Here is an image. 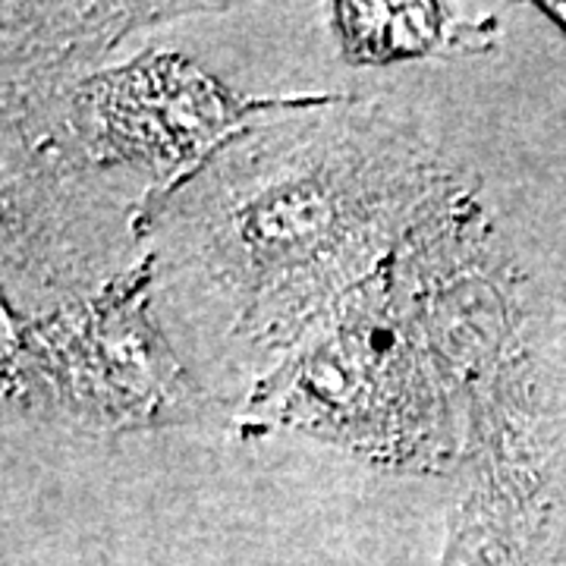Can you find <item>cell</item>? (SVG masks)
Listing matches in <instances>:
<instances>
[{"label": "cell", "instance_id": "obj_1", "mask_svg": "<svg viewBox=\"0 0 566 566\" xmlns=\"http://www.w3.org/2000/svg\"><path fill=\"white\" fill-rule=\"evenodd\" d=\"M243 129L136 230H170L233 305L237 331L283 356L406 243L453 182L419 142L340 107Z\"/></svg>", "mask_w": 566, "mask_h": 566}, {"label": "cell", "instance_id": "obj_2", "mask_svg": "<svg viewBox=\"0 0 566 566\" xmlns=\"http://www.w3.org/2000/svg\"><path fill=\"white\" fill-rule=\"evenodd\" d=\"M482 223L453 182L406 243L259 378L237 431H305L416 472L463 457L472 378L513 334Z\"/></svg>", "mask_w": 566, "mask_h": 566}, {"label": "cell", "instance_id": "obj_3", "mask_svg": "<svg viewBox=\"0 0 566 566\" xmlns=\"http://www.w3.org/2000/svg\"><path fill=\"white\" fill-rule=\"evenodd\" d=\"M155 252L102 290L3 318L7 394L102 431L161 428L196 412V385L151 315Z\"/></svg>", "mask_w": 566, "mask_h": 566}, {"label": "cell", "instance_id": "obj_4", "mask_svg": "<svg viewBox=\"0 0 566 566\" xmlns=\"http://www.w3.org/2000/svg\"><path fill=\"white\" fill-rule=\"evenodd\" d=\"M324 98H240L196 63L177 54H148L17 104L7 114L35 104L61 107L39 151H51L73 167L139 170L155 180L158 205L262 114L303 111Z\"/></svg>", "mask_w": 566, "mask_h": 566}, {"label": "cell", "instance_id": "obj_5", "mask_svg": "<svg viewBox=\"0 0 566 566\" xmlns=\"http://www.w3.org/2000/svg\"><path fill=\"white\" fill-rule=\"evenodd\" d=\"M520 390L506 340L472 378L463 494L438 566H545V510L523 441Z\"/></svg>", "mask_w": 566, "mask_h": 566}, {"label": "cell", "instance_id": "obj_6", "mask_svg": "<svg viewBox=\"0 0 566 566\" xmlns=\"http://www.w3.org/2000/svg\"><path fill=\"white\" fill-rule=\"evenodd\" d=\"M196 7L164 3H3V111L85 80L123 35Z\"/></svg>", "mask_w": 566, "mask_h": 566}, {"label": "cell", "instance_id": "obj_7", "mask_svg": "<svg viewBox=\"0 0 566 566\" xmlns=\"http://www.w3.org/2000/svg\"><path fill=\"white\" fill-rule=\"evenodd\" d=\"M334 29L340 57L353 66L424 61V57H469L488 54L501 41V25L488 13H469L450 3H334Z\"/></svg>", "mask_w": 566, "mask_h": 566}, {"label": "cell", "instance_id": "obj_8", "mask_svg": "<svg viewBox=\"0 0 566 566\" xmlns=\"http://www.w3.org/2000/svg\"><path fill=\"white\" fill-rule=\"evenodd\" d=\"M542 10H547L554 20H560L566 25V3H542Z\"/></svg>", "mask_w": 566, "mask_h": 566}]
</instances>
